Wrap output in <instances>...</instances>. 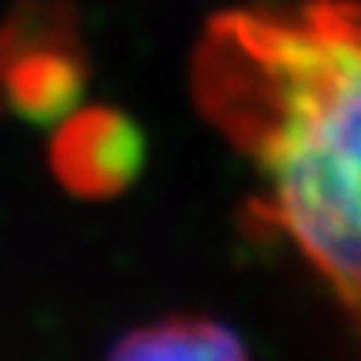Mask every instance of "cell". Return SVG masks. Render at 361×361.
I'll return each instance as SVG.
<instances>
[{"label": "cell", "instance_id": "1", "mask_svg": "<svg viewBox=\"0 0 361 361\" xmlns=\"http://www.w3.org/2000/svg\"><path fill=\"white\" fill-rule=\"evenodd\" d=\"M191 94L258 178L255 221L298 247L361 335V0L214 13Z\"/></svg>", "mask_w": 361, "mask_h": 361}, {"label": "cell", "instance_id": "2", "mask_svg": "<svg viewBox=\"0 0 361 361\" xmlns=\"http://www.w3.org/2000/svg\"><path fill=\"white\" fill-rule=\"evenodd\" d=\"M51 161L67 191L80 197H114L141 171V134L114 111H80L57 128Z\"/></svg>", "mask_w": 361, "mask_h": 361}, {"label": "cell", "instance_id": "3", "mask_svg": "<svg viewBox=\"0 0 361 361\" xmlns=\"http://www.w3.org/2000/svg\"><path fill=\"white\" fill-rule=\"evenodd\" d=\"M37 27L11 24L0 34V97L30 117H54L74 101L80 64L64 27Z\"/></svg>", "mask_w": 361, "mask_h": 361}, {"label": "cell", "instance_id": "4", "mask_svg": "<svg viewBox=\"0 0 361 361\" xmlns=\"http://www.w3.org/2000/svg\"><path fill=\"white\" fill-rule=\"evenodd\" d=\"M114 358H245L247 348L228 324L211 318H161L141 324L111 348Z\"/></svg>", "mask_w": 361, "mask_h": 361}]
</instances>
